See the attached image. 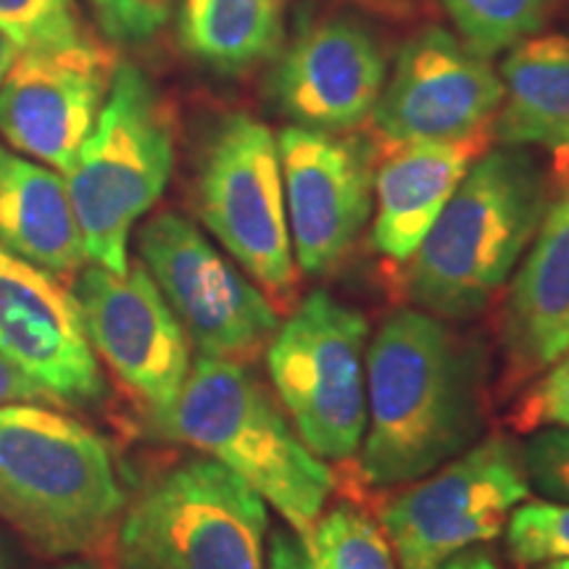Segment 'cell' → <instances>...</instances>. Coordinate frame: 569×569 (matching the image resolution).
<instances>
[{
  "label": "cell",
  "mask_w": 569,
  "mask_h": 569,
  "mask_svg": "<svg viewBox=\"0 0 569 569\" xmlns=\"http://www.w3.org/2000/svg\"><path fill=\"white\" fill-rule=\"evenodd\" d=\"M503 101L493 119L501 146L543 148L569 172V34L519 42L501 61Z\"/></svg>",
  "instance_id": "cell-20"
},
{
  "label": "cell",
  "mask_w": 569,
  "mask_h": 569,
  "mask_svg": "<svg viewBox=\"0 0 569 569\" xmlns=\"http://www.w3.org/2000/svg\"><path fill=\"white\" fill-rule=\"evenodd\" d=\"M174 3L177 0H90L106 38L122 46L153 40L167 27Z\"/></svg>",
  "instance_id": "cell-28"
},
{
  "label": "cell",
  "mask_w": 569,
  "mask_h": 569,
  "mask_svg": "<svg viewBox=\"0 0 569 569\" xmlns=\"http://www.w3.org/2000/svg\"><path fill=\"white\" fill-rule=\"evenodd\" d=\"M549 203L528 148H488L407 261L415 309L451 322L480 317L522 261Z\"/></svg>",
  "instance_id": "cell-3"
},
{
  "label": "cell",
  "mask_w": 569,
  "mask_h": 569,
  "mask_svg": "<svg viewBox=\"0 0 569 569\" xmlns=\"http://www.w3.org/2000/svg\"><path fill=\"white\" fill-rule=\"evenodd\" d=\"M267 569H315L301 536L293 530H272L267 551Z\"/></svg>",
  "instance_id": "cell-30"
},
{
  "label": "cell",
  "mask_w": 569,
  "mask_h": 569,
  "mask_svg": "<svg viewBox=\"0 0 569 569\" xmlns=\"http://www.w3.org/2000/svg\"><path fill=\"white\" fill-rule=\"evenodd\" d=\"M507 551L517 567L569 561V503L551 498L517 503L507 519Z\"/></svg>",
  "instance_id": "cell-25"
},
{
  "label": "cell",
  "mask_w": 569,
  "mask_h": 569,
  "mask_svg": "<svg viewBox=\"0 0 569 569\" xmlns=\"http://www.w3.org/2000/svg\"><path fill=\"white\" fill-rule=\"evenodd\" d=\"M296 264L325 277L343 264L375 206V153L346 132L288 124L277 134Z\"/></svg>",
  "instance_id": "cell-12"
},
{
  "label": "cell",
  "mask_w": 569,
  "mask_h": 569,
  "mask_svg": "<svg viewBox=\"0 0 569 569\" xmlns=\"http://www.w3.org/2000/svg\"><path fill=\"white\" fill-rule=\"evenodd\" d=\"M156 427L238 475L301 540L336 488L332 469L306 448L264 382L240 361L198 353L180 398Z\"/></svg>",
  "instance_id": "cell-4"
},
{
  "label": "cell",
  "mask_w": 569,
  "mask_h": 569,
  "mask_svg": "<svg viewBox=\"0 0 569 569\" xmlns=\"http://www.w3.org/2000/svg\"><path fill=\"white\" fill-rule=\"evenodd\" d=\"M182 51L219 74H243L282 48V0H182Z\"/></svg>",
  "instance_id": "cell-21"
},
{
  "label": "cell",
  "mask_w": 569,
  "mask_h": 569,
  "mask_svg": "<svg viewBox=\"0 0 569 569\" xmlns=\"http://www.w3.org/2000/svg\"><path fill=\"white\" fill-rule=\"evenodd\" d=\"M17 56H19L17 46H13V42L6 38L3 32H0V82H3V77L9 74L11 63L17 61Z\"/></svg>",
  "instance_id": "cell-32"
},
{
  "label": "cell",
  "mask_w": 569,
  "mask_h": 569,
  "mask_svg": "<svg viewBox=\"0 0 569 569\" xmlns=\"http://www.w3.org/2000/svg\"><path fill=\"white\" fill-rule=\"evenodd\" d=\"M530 496L522 448L482 438L380 511L398 569H440L457 553L501 536L517 503Z\"/></svg>",
  "instance_id": "cell-9"
},
{
  "label": "cell",
  "mask_w": 569,
  "mask_h": 569,
  "mask_svg": "<svg viewBox=\"0 0 569 569\" xmlns=\"http://www.w3.org/2000/svg\"><path fill=\"white\" fill-rule=\"evenodd\" d=\"M138 253L198 353L251 365L267 351L280 311L190 219L156 213L140 227Z\"/></svg>",
  "instance_id": "cell-10"
},
{
  "label": "cell",
  "mask_w": 569,
  "mask_h": 569,
  "mask_svg": "<svg viewBox=\"0 0 569 569\" xmlns=\"http://www.w3.org/2000/svg\"><path fill=\"white\" fill-rule=\"evenodd\" d=\"M440 569H498L493 559L486 551H461L453 559H448Z\"/></svg>",
  "instance_id": "cell-31"
},
{
  "label": "cell",
  "mask_w": 569,
  "mask_h": 569,
  "mask_svg": "<svg viewBox=\"0 0 569 569\" xmlns=\"http://www.w3.org/2000/svg\"><path fill=\"white\" fill-rule=\"evenodd\" d=\"M367 346V317L327 290L306 296L267 346L284 415L322 461L353 459L365 440Z\"/></svg>",
  "instance_id": "cell-7"
},
{
  "label": "cell",
  "mask_w": 569,
  "mask_h": 569,
  "mask_svg": "<svg viewBox=\"0 0 569 569\" xmlns=\"http://www.w3.org/2000/svg\"><path fill=\"white\" fill-rule=\"evenodd\" d=\"M0 246L56 277L88 261L61 172L0 142Z\"/></svg>",
  "instance_id": "cell-19"
},
{
  "label": "cell",
  "mask_w": 569,
  "mask_h": 569,
  "mask_svg": "<svg viewBox=\"0 0 569 569\" xmlns=\"http://www.w3.org/2000/svg\"><path fill=\"white\" fill-rule=\"evenodd\" d=\"M486 353L422 309H396L367 346V430L359 472L375 488L422 480L478 443Z\"/></svg>",
  "instance_id": "cell-1"
},
{
  "label": "cell",
  "mask_w": 569,
  "mask_h": 569,
  "mask_svg": "<svg viewBox=\"0 0 569 569\" xmlns=\"http://www.w3.org/2000/svg\"><path fill=\"white\" fill-rule=\"evenodd\" d=\"M267 501L217 459L167 467L124 509L122 569H264Z\"/></svg>",
  "instance_id": "cell-6"
},
{
  "label": "cell",
  "mask_w": 569,
  "mask_h": 569,
  "mask_svg": "<svg viewBox=\"0 0 569 569\" xmlns=\"http://www.w3.org/2000/svg\"><path fill=\"white\" fill-rule=\"evenodd\" d=\"M386 80L388 63L375 34L351 17H325L280 48L269 92L290 124L351 132L372 119Z\"/></svg>",
  "instance_id": "cell-16"
},
{
  "label": "cell",
  "mask_w": 569,
  "mask_h": 569,
  "mask_svg": "<svg viewBox=\"0 0 569 569\" xmlns=\"http://www.w3.org/2000/svg\"><path fill=\"white\" fill-rule=\"evenodd\" d=\"M315 569H398L386 530L353 503H336L303 538Z\"/></svg>",
  "instance_id": "cell-23"
},
{
  "label": "cell",
  "mask_w": 569,
  "mask_h": 569,
  "mask_svg": "<svg viewBox=\"0 0 569 569\" xmlns=\"http://www.w3.org/2000/svg\"><path fill=\"white\" fill-rule=\"evenodd\" d=\"M543 569H569V561H551V565H543Z\"/></svg>",
  "instance_id": "cell-35"
},
{
  "label": "cell",
  "mask_w": 569,
  "mask_h": 569,
  "mask_svg": "<svg viewBox=\"0 0 569 569\" xmlns=\"http://www.w3.org/2000/svg\"><path fill=\"white\" fill-rule=\"evenodd\" d=\"M490 140L493 127L459 140H425L390 148L386 161L375 167V251L396 264H407L469 167L488 151Z\"/></svg>",
  "instance_id": "cell-18"
},
{
  "label": "cell",
  "mask_w": 569,
  "mask_h": 569,
  "mask_svg": "<svg viewBox=\"0 0 569 569\" xmlns=\"http://www.w3.org/2000/svg\"><path fill=\"white\" fill-rule=\"evenodd\" d=\"M11 403H53L51 396L32 382L13 361L0 353V407ZM56 407V403H53Z\"/></svg>",
  "instance_id": "cell-29"
},
{
  "label": "cell",
  "mask_w": 569,
  "mask_h": 569,
  "mask_svg": "<svg viewBox=\"0 0 569 569\" xmlns=\"http://www.w3.org/2000/svg\"><path fill=\"white\" fill-rule=\"evenodd\" d=\"M198 211L227 256L277 311L293 309L298 269L277 138L251 113H227L206 140Z\"/></svg>",
  "instance_id": "cell-8"
},
{
  "label": "cell",
  "mask_w": 569,
  "mask_h": 569,
  "mask_svg": "<svg viewBox=\"0 0 569 569\" xmlns=\"http://www.w3.org/2000/svg\"><path fill=\"white\" fill-rule=\"evenodd\" d=\"M113 59L96 42L19 53L0 82V134L13 151L69 172L109 96Z\"/></svg>",
  "instance_id": "cell-14"
},
{
  "label": "cell",
  "mask_w": 569,
  "mask_h": 569,
  "mask_svg": "<svg viewBox=\"0 0 569 569\" xmlns=\"http://www.w3.org/2000/svg\"><path fill=\"white\" fill-rule=\"evenodd\" d=\"M503 101L501 74L457 34L427 27L398 51L375 130L388 148L425 140H459L486 132Z\"/></svg>",
  "instance_id": "cell-13"
},
{
  "label": "cell",
  "mask_w": 569,
  "mask_h": 569,
  "mask_svg": "<svg viewBox=\"0 0 569 569\" xmlns=\"http://www.w3.org/2000/svg\"><path fill=\"white\" fill-rule=\"evenodd\" d=\"M519 448L530 490L569 503V427H538Z\"/></svg>",
  "instance_id": "cell-26"
},
{
  "label": "cell",
  "mask_w": 569,
  "mask_h": 569,
  "mask_svg": "<svg viewBox=\"0 0 569 569\" xmlns=\"http://www.w3.org/2000/svg\"><path fill=\"white\" fill-rule=\"evenodd\" d=\"M503 382H532L569 353V190L549 203L501 311Z\"/></svg>",
  "instance_id": "cell-17"
},
{
  "label": "cell",
  "mask_w": 569,
  "mask_h": 569,
  "mask_svg": "<svg viewBox=\"0 0 569 569\" xmlns=\"http://www.w3.org/2000/svg\"><path fill=\"white\" fill-rule=\"evenodd\" d=\"M509 422L517 432L538 427H569V353L538 375L528 390L515 401Z\"/></svg>",
  "instance_id": "cell-27"
},
{
  "label": "cell",
  "mask_w": 569,
  "mask_h": 569,
  "mask_svg": "<svg viewBox=\"0 0 569 569\" xmlns=\"http://www.w3.org/2000/svg\"><path fill=\"white\" fill-rule=\"evenodd\" d=\"M56 569H106L101 561H96L92 557H80L77 561H67V565L56 567Z\"/></svg>",
  "instance_id": "cell-34"
},
{
  "label": "cell",
  "mask_w": 569,
  "mask_h": 569,
  "mask_svg": "<svg viewBox=\"0 0 569 569\" xmlns=\"http://www.w3.org/2000/svg\"><path fill=\"white\" fill-rule=\"evenodd\" d=\"M0 353L51 396L53 403L92 407L106 393L71 288L0 246Z\"/></svg>",
  "instance_id": "cell-15"
},
{
  "label": "cell",
  "mask_w": 569,
  "mask_h": 569,
  "mask_svg": "<svg viewBox=\"0 0 569 569\" xmlns=\"http://www.w3.org/2000/svg\"><path fill=\"white\" fill-rule=\"evenodd\" d=\"M71 293L98 361H106L122 386L148 409L153 425L172 411L190 375V338L140 264L117 274L84 264Z\"/></svg>",
  "instance_id": "cell-11"
},
{
  "label": "cell",
  "mask_w": 569,
  "mask_h": 569,
  "mask_svg": "<svg viewBox=\"0 0 569 569\" xmlns=\"http://www.w3.org/2000/svg\"><path fill=\"white\" fill-rule=\"evenodd\" d=\"M0 569H19L17 567V557H13L11 546L0 538Z\"/></svg>",
  "instance_id": "cell-33"
},
{
  "label": "cell",
  "mask_w": 569,
  "mask_h": 569,
  "mask_svg": "<svg viewBox=\"0 0 569 569\" xmlns=\"http://www.w3.org/2000/svg\"><path fill=\"white\" fill-rule=\"evenodd\" d=\"M0 32L19 53L61 51L88 40L74 0H0Z\"/></svg>",
  "instance_id": "cell-24"
},
{
  "label": "cell",
  "mask_w": 569,
  "mask_h": 569,
  "mask_svg": "<svg viewBox=\"0 0 569 569\" xmlns=\"http://www.w3.org/2000/svg\"><path fill=\"white\" fill-rule=\"evenodd\" d=\"M172 169V111L146 71L119 63L96 127L63 172L90 264L127 272L130 234L167 190Z\"/></svg>",
  "instance_id": "cell-5"
},
{
  "label": "cell",
  "mask_w": 569,
  "mask_h": 569,
  "mask_svg": "<svg viewBox=\"0 0 569 569\" xmlns=\"http://www.w3.org/2000/svg\"><path fill=\"white\" fill-rule=\"evenodd\" d=\"M459 40L482 59L509 53L536 38L549 19L553 0H440Z\"/></svg>",
  "instance_id": "cell-22"
},
{
  "label": "cell",
  "mask_w": 569,
  "mask_h": 569,
  "mask_svg": "<svg viewBox=\"0 0 569 569\" xmlns=\"http://www.w3.org/2000/svg\"><path fill=\"white\" fill-rule=\"evenodd\" d=\"M127 509L113 453L53 403L0 407V519L46 559L96 557Z\"/></svg>",
  "instance_id": "cell-2"
}]
</instances>
